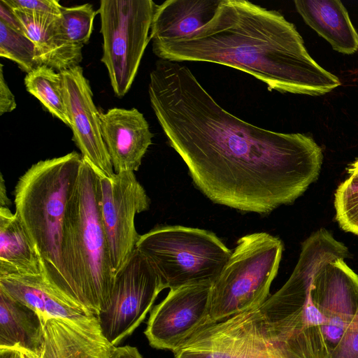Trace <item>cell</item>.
I'll return each mask as SVG.
<instances>
[{
  "instance_id": "obj_2",
  "label": "cell",
  "mask_w": 358,
  "mask_h": 358,
  "mask_svg": "<svg viewBox=\"0 0 358 358\" xmlns=\"http://www.w3.org/2000/svg\"><path fill=\"white\" fill-rule=\"evenodd\" d=\"M172 62H207L235 68L269 90L320 96L341 85L308 54L294 25L279 12L245 0H221L211 20L193 34L152 43Z\"/></svg>"
},
{
  "instance_id": "obj_30",
  "label": "cell",
  "mask_w": 358,
  "mask_h": 358,
  "mask_svg": "<svg viewBox=\"0 0 358 358\" xmlns=\"http://www.w3.org/2000/svg\"><path fill=\"white\" fill-rule=\"evenodd\" d=\"M0 21L13 29L24 34L20 21L4 0L0 1Z\"/></svg>"
},
{
  "instance_id": "obj_24",
  "label": "cell",
  "mask_w": 358,
  "mask_h": 358,
  "mask_svg": "<svg viewBox=\"0 0 358 358\" xmlns=\"http://www.w3.org/2000/svg\"><path fill=\"white\" fill-rule=\"evenodd\" d=\"M98 13L90 3L64 7L61 13V24L66 39L83 48L88 43L93 30L94 20Z\"/></svg>"
},
{
  "instance_id": "obj_27",
  "label": "cell",
  "mask_w": 358,
  "mask_h": 358,
  "mask_svg": "<svg viewBox=\"0 0 358 358\" xmlns=\"http://www.w3.org/2000/svg\"><path fill=\"white\" fill-rule=\"evenodd\" d=\"M327 358H358V311L336 347Z\"/></svg>"
},
{
  "instance_id": "obj_25",
  "label": "cell",
  "mask_w": 358,
  "mask_h": 358,
  "mask_svg": "<svg viewBox=\"0 0 358 358\" xmlns=\"http://www.w3.org/2000/svg\"><path fill=\"white\" fill-rule=\"evenodd\" d=\"M334 206L341 228L358 236V178L350 176L340 184L335 193Z\"/></svg>"
},
{
  "instance_id": "obj_11",
  "label": "cell",
  "mask_w": 358,
  "mask_h": 358,
  "mask_svg": "<svg viewBox=\"0 0 358 358\" xmlns=\"http://www.w3.org/2000/svg\"><path fill=\"white\" fill-rule=\"evenodd\" d=\"M100 178L102 221L115 276L136 248L141 235L136 229L135 217L148 210L150 201L133 171Z\"/></svg>"
},
{
  "instance_id": "obj_22",
  "label": "cell",
  "mask_w": 358,
  "mask_h": 358,
  "mask_svg": "<svg viewBox=\"0 0 358 358\" xmlns=\"http://www.w3.org/2000/svg\"><path fill=\"white\" fill-rule=\"evenodd\" d=\"M24 81L29 93L34 96L50 114L71 127L63 95L60 72L41 65L27 73Z\"/></svg>"
},
{
  "instance_id": "obj_19",
  "label": "cell",
  "mask_w": 358,
  "mask_h": 358,
  "mask_svg": "<svg viewBox=\"0 0 358 358\" xmlns=\"http://www.w3.org/2000/svg\"><path fill=\"white\" fill-rule=\"evenodd\" d=\"M305 22L326 39L332 48L352 55L358 50V34L339 0H295Z\"/></svg>"
},
{
  "instance_id": "obj_6",
  "label": "cell",
  "mask_w": 358,
  "mask_h": 358,
  "mask_svg": "<svg viewBox=\"0 0 358 358\" xmlns=\"http://www.w3.org/2000/svg\"><path fill=\"white\" fill-rule=\"evenodd\" d=\"M3 290L39 316L43 341L37 358H109L114 346L97 317L62 294L42 274L12 276Z\"/></svg>"
},
{
  "instance_id": "obj_34",
  "label": "cell",
  "mask_w": 358,
  "mask_h": 358,
  "mask_svg": "<svg viewBox=\"0 0 358 358\" xmlns=\"http://www.w3.org/2000/svg\"><path fill=\"white\" fill-rule=\"evenodd\" d=\"M347 170L350 176L358 178V159L350 164Z\"/></svg>"
},
{
  "instance_id": "obj_26",
  "label": "cell",
  "mask_w": 358,
  "mask_h": 358,
  "mask_svg": "<svg viewBox=\"0 0 358 358\" xmlns=\"http://www.w3.org/2000/svg\"><path fill=\"white\" fill-rule=\"evenodd\" d=\"M255 323L253 336L243 358H285L274 346L258 321Z\"/></svg>"
},
{
  "instance_id": "obj_33",
  "label": "cell",
  "mask_w": 358,
  "mask_h": 358,
  "mask_svg": "<svg viewBox=\"0 0 358 358\" xmlns=\"http://www.w3.org/2000/svg\"><path fill=\"white\" fill-rule=\"evenodd\" d=\"M10 201L7 196L5 181L3 180L2 174H1L0 204H1V206L8 207V206L10 205Z\"/></svg>"
},
{
  "instance_id": "obj_13",
  "label": "cell",
  "mask_w": 358,
  "mask_h": 358,
  "mask_svg": "<svg viewBox=\"0 0 358 358\" xmlns=\"http://www.w3.org/2000/svg\"><path fill=\"white\" fill-rule=\"evenodd\" d=\"M313 292L322 316L323 358L336 347L358 311V275L338 259L315 274Z\"/></svg>"
},
{
  "instance_id": "obj_21",
  "label": "cell",
  "mask_w": 358,
  "mask_h": 358,
  "mask_svg": "<svg viewBox=\"0 0 358 358\" xmlns=\"http://www.w3.org/2000/svg\"><path fill=\"white\" fill-rule=\"evenodd\" d=\"M43 335L37 313L0 290V348H20L38 357Z\"/></svg>"
},
{
  "instance_id": "obj_28",
  "label": "cell",
  "mask_w": 358,
  "mask_h": 358,
  "mask_svg": "<svg viewBox=\"0 0 358 358\" xmlns=\"http://www.w3.org/2000/svg\"><path fill=\"white\" fill-rule=\"evenodd\" d=\"M12 9L61 15L62 6L57 0H4Z\"/></svg>"
},
{
  "instance_id": "obj_3",
  "label": "cell",
  "mask_w": 358,
  "mask_h": 358,
  "mask_svg": "<svg viewBox=\"0 0 358 358\" xmlns=\"http://www.w3.org/2000/svg\"><path fill=\"white\" fill-rule=\"evenodd\" d=\"M83 160L67 202L62 261L66 297L97 316L109 300L115 276L102 221L101 178Z\"/></svg>"
},
{
  "instance_id": "obj_15",
  "label": "cell",
  "mask_w": 358,
  "mask_h": 358,
  "mask_svg": "<svg viewBox=\"0 0 358 358\" xmlns=\"http://www.w3.org/2000/svg\"><path fill=\"white\" fill-rule=\"evenodd\" d=\"M100 119L115 173L138 171L153 137L143 115L134 108H113Z\"/></svg>"
},
{
  "instance_id": "obj_17",
  "label": "cell",
  "mask_w": 358,
  "mask_h": 358,
  "mask_svg": "<svg viewBox=\"0 0 358 358\" xmlns=\"http://www.w3.org/2000/svg\"><path fill=\"white\" fill-rule=\"evenodd\" d=\"M12 10L24 34L36 46L38 66L45 65L58 72L79 66L83 59V48L71 43L65 37L61 15Z\"/></svg>"
},
{
  "instance_id": "obj_9",
  "label": "cell",
  "mask_w": 358,
  "mask_h": 358,
  "mask_svg": "<svg viewBox=\"0 0 358 358\" xmlns=\"http://www.w3.org/2000/svg\"><path fill=\"white\" fill-rule=\"evenodd\" d=\"M156 4L152 0H101L97 10L103 36L101 61L116 96L130 90L145 48Z\"/></svg>"
},
{
  "instance_id": "obj_16",
  "label": "cell",
  "mask_w": 358,
  "mask_h": 358,
  "mask_svg": "<svg viewBox=\"0 0 358 358\" xmlns=\"http://www.w3.org/2000/svg\"><path fill=\"white\" fill-rule=\"evenodd\" d=\"M259 308L205 325L173 352L174 358H243Z\"/></svg>"
},
{
  "instance_id": "obj_12",
  "label": "cell",
  "mask_w": 358,
  "mask_h": 358,
  "mask_svg": "<svg viewBox=\"0 0 358 358\" xmlns=\"http://www.w3.org/2000/svg\"><path fill=\"white\" fill-rule=\"evenodd\" d=\"M211 285L201 283L170 289L152 308L144 331L152 348L173 352L196 331L210 324Z\"/></svg>"
},
{
  "instance_id": "obj_18",
  "label": "cell",
  "mask_w": 358,
  "mask_h": 358,
  "mask_svg": "<svg viewBox=\"0 0 358 358\" xmlns=\"http://www.w3.org/2000/svg\"><path fill=\"white\" fill-rule=\"evenodd\" d=\"M221 0H167L156 5L150 38L152 43L187 36L214 16Z\"/></svg>"
},
{
  "instance_id": "obj_32",
  "label": "cell",
  "mask_w": 358,
  "mask_h": 358,
  "mask_svg": "<svg viewBox=\"0 0 358 358\" xmlns=\"http://www.w3.org/2000/svg\"><path fill=\"white\" fill-rule=\"evenodd\" d=\"M0 358H37V355L20 348H0Z\"/></svg>"
},
{
  "instance_id": "obj_10",
  "label": "cell",
  "mask_w": 358,
  "mask_h": 358,
  "mask_svg": "<svg viewBox=\"0 0 358 358\" xmlns=\"http://www.w3.org/2000/svg\"><path fill=\"white\" fill-rule=\"evenodd\" d=\"M164 289L157 274L136 248L115 275L109 300L96 316L112 345L117 346L136 330Z\"/></svg>"
},
{
  "instance_id": "obj_5",
  "label": "cell",
  "mask_w": 358,
  "mask_h": 358,
  "mask_svg": "<svg viewBox=\"0 0 358 358\" xmlns=\"http://www.w3.org/2000/svg\"><path fill=\"white\" fill-rule=\"evenodd\" d=\"M83 161L76 151L41 160L19 178L14 190L15 214L39 257L42 275L66 297L64 222Z\"/></svg>"
},
{
  "instance_id": "obj_7",
  "label": "cell",
  "mask_w": 358,
  "mask_h": 358,
  "mask_svg": "<svg viewBox=\"0 0 358 358\" xmlns=\"http://www.w3.org/2000/svg\"><path fill=\"white\" fill-rule=\"evenodd\" d=\"M136 249L170 289L212 284L232 254L214 233L183 226L155 227L141 235Z\"/></svg>"
},
{
  "instance_id": "obj_4",
  "label": "cell",
  "mask_w": 358,
  "mask_h": 358,
  "mask_svg": "<svg viewBox=\"0 0 358 358\" xmlns=\"http://www.w3.org/2000/svg\"><path fill=\"white\" fill-rule=\"evenodd\" d=\"M350 256L343 243L327 230L319 229L302 243L287 281L259 307V324L285 358H323L322 320L313 280L327 262Z\"/></svg>"
},
{
  "instance_id": "obj_8",
  "label": "cell",
  "mask_w": 358,
  "mask_h": 358,
  "mask_svg": "<svg viewBox=\"0 0 358 358\" xmlns=\"http://www.w3.org/2000/svg\"><path fill=\"white\" fill-rule=\"evenodd\" d=\"M283 250L278 238L266 232L245 235L212 283L209 317L217 322L259 308L269 297Z\"/></svg>"
},
{
  "instance_id": "obj_14",
  "label": "cell",
  "mask_w": 358,
  "mask_h": 358,
  "mask_svg": "<svg viewBox=\"0 0 358 358\" xmlns=\"http://www.w3.org/2000/svg\"><path fill=\"white\" fill-rule=\"evenodd\" d=\"M60 73L73 140L83 159L98 175L110 178L115 171L102 137L100 112L93 101L92 89L83 69L79 65Z\"/></svg>"
},
{
  "instance_id": "obj_29",
  "label": "cell",
  "mask_w": 358,
  "mask_h": 358,
  "mask_svg": "<svg viewBox=\"0 0 358 358\" xmlns=\"http://www.w3.org/2000/svg\"><path fill=\"white\" fill-rule=\"evenodd\" d=\"M3 65L0 64V115L14 110L17 107L15 96L3 76Z\"/></svg>"
},
{
  "instance_id": "obj_20",
  "label": "cell",
  "mask_w": 358,
  "mask_h": 358,
  "mask_svg": "<svg viewBox=\"0 0 358 358\" xmlns=\"http://www.w3.org/2000/svg\"><path fill=\"white\" fill-rule=\"evenodd\" d=\"M42 274L39 257L15 213L0 208V276Z\"/></svg>"
},
{
  "instance_id": "obj_23",
  "label": "cell",
  "mask_w": 358,
  "mask_h": 358,
  "mask_svg": "<svg viewBox=\"0 0 358 358\" xmlns=\"http://www.w3.org/2000/svg\"><path fill=\"white\" fill-rule=\"evenodd\" d=\"M0 56L16 63L27 73L38 66L34 43L0 21Z\"/></svg>"
},
{
  "instance_id": "obj_31",
  "label": "cell",
  "mask_w": 358,
  "mask_h": 358,
  "mask_svg": "<svg viewBox=\"0 0 358 358\" xmlns=\"http://www.w3.org/2000/svg\"><path fill=\"white\" fill-rule=\"evenodd\" d=\"M109 358H143L136 347L124 345L114 346Z\"/></svg>"
},
{
  "instance_id": "obj_1",
  "label": "cell",
  "mask_w": 358,
  "mask_h": 358,
  "mask_svg": "<svg viewBox=\"0 0 358 358\" xmlns=\"http://www.w3.org/2000/svg\"><path fill=\"white\" fill-rule=\"evenodd\" d=\"M148 94L169 144L215 203L267 214L292 203L319 176L323 154L310 136L241 120L178 62H156Z\"/></svg>"
}]
</instances>
